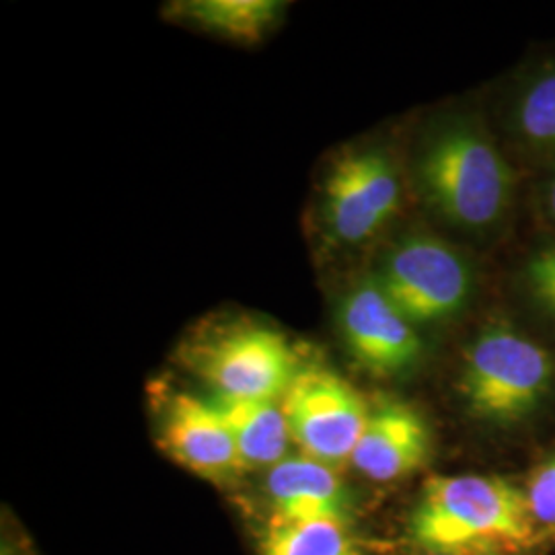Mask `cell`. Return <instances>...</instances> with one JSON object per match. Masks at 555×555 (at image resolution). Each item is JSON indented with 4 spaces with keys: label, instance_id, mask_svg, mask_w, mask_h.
I'll list each match as a JSON object with an SVG mask.
<instances>
[{
    "label": "cell",
    "instance_id": "cell-12",
    "mask_svg": "<svg viewBox=\"0 0 555 555\" xmlns=\"http://www.w3.org/2000/svg\"><path fill=\"white\" fill-rule=\"evenodd\" d=\"M212 401L231 430L247 472L272 469L288 456L293 437L282 405L276 401H245L229 397H215Z\"/></svg>",
    "mask_w": 555,
    "mask_h": 555
},
{
    "label": "cell",
    "instance_id": "cell-13",
    "mask_svg": "<svg viewBox=\"0 0 555 555\" xmlns=\"http://www.w3.org/2000/svg\"><path fill=\"white\" fill-rule=\"evenodd\" d=\"M282 9L276 0H190L173 4V15L227 40L256 43L276 25Z\"/></svg>",
    "mask_w": 555,
    "mask_h": 555
},
{
    "label": "cell",
    "instance_id": "cell-14",
    "mask_svg": "<svg viewBox=\"0 0 555 555\" xmlns=\"http://www.w3.org/2000/svg\"><path fill=\"white\" fill-rule=\"evenodd\" d=\"M259 555H366L352 527L309 520H268L258 539Z\"/></svg>",
    "mask_w": 555,
    "mask_h": 555
},
{
    "label": "cell",
    "instance_id": "cell-6",
    "mask_svg": "<svg viewBox=\"0 0 555 555\" xmlns=\"http://www.w3.org/2000/svg\"><path fill=\"white\" fill-rule=\"evenodd\" d=\"M280 405L300 451L334 469L352 461L371 412L350 380L323 366L300 369Z\"/></svg>",
    "mask_w": 555,
    "mask_h": 555
},
{
    "label": "cell",
    "instance_id": "cell-20",
    "mask_svg": "<svg viewBox=\"0 0 555 555\" xmlns=\"http://www.w3.org/2000/svg\"><path fill=\"white\" fill-rule=\"evenodd\" d=\"M430 555H447V554H430Z\"/></svg>",
    "mask_w": 555,
    "mask_h": 555
},
{
    "label": "cell",
    "instance_id": "cell-15",
    "mask_svg": "<svg viewBox=\"0 0 555 555\" xmlns=\"http://www.w3.org/2000/svg\"><path fill=\"white\" fill-rule=\"evenodd\" d=\"M516 128L537 146H555V70L529 85L516 107Z\"/></svg>",
    "mask_w": 555,
    "mask_h": 555
},
{
    "label": "cell",
    "instance_id": "cell-1",
    "mask_svg": "<svg viewBox=\"0 0 555 555\" xmlns=\"http://www.w3.org/2000/svg\"><path fill=\"white\" fill-rule=\"evenodd\" d=\"M525 490L496 476L430 477L410 516V539L428 554L518 552L535 535Z\"/></svg>",
    "mask_w": 555,
    "mask_h": 555
},
{
    "label": "cell",
    "instance_id": "cell-2",
    "mask_svg": "<svg viewBox=\"0 0 555 555\" xmlns=\"http://www.w3.org/2000/svg\"><path fill=\"white\" fill-rule=\"evenodd\" d=\"M416 178L438 215L467 231L494 227L513 196L511 165L469 121L447 124L426 140Z\"/></svg>",
    "mask_w": 555,
    "mask_h": 555
},
{
    "label": "cell",
    "instance_id": "cell-17",
    "mask_svg": "<svg viewBox=\"0 0 555 555\" xmlns=\"http://www.w3.org/2000/svg\"><path fill=\"white\" fill-rule=\"evenodd\" d=\"M525 498L533 522L545 529H555V453L531 474Z\"/></svg>",
    "mask_w": 555,
    "mask_h": 555
},
{
    "label": "cell",
    "instance_id": "cell-4",
    "mask_svg": "<svg viewBox=\"0 0 555 555\" xmlns=\"http://www.w3.org/2000/svg\"><path fill=\"white\" fill-rule=\"evenodd\" d=\"M181 358L217 397L245 401H278L300 373L291 341L276 330L233 321L190 337Z\"/></svg>",
    "mask_w": 555,
    "mask_h": 555
},
{
    "label": "cell",
    "instance_id": "cell-16",
    "mask_svg": "<svg viewBox=\"0 0 555 555\" xmlns=\"http://www.w3.org/2000/svg\"><path fill=\"white\" fill-rule=\"evenodd\" d=\"M522 284L537 309L555 319V243L537 249L527 259Z\"/></svg>",
    "mask_w": 555,
    "mask_h": 555
},
{
    "label": "cell",
    "instance_id": "cell-8",
    "mask_svg": "<svg viewBox=\"0 0 555 555\" xmlns=\"http://www.w3.org/2000/svg\"><path fill=\"white\" fill-rule=\"evenodd\" d=\"M337 321L350 357L371 375H405L422 357L416 325L387 297L377 276L358 282L344 297Z\"/></svg>",
    "mask_w": 555,
    "mask_h": 555
},
{
    "label": "cell",
    "instance_id": "cell-7",
    "mask_svg": "<svg viewBox=\"0 0 555 555\" xmlns=\"http://www.w3.org/2000/svg\"><path fill=\"white\" fill-rule=\"evenodd\" d=\"M399 179L385 153L357 151L337 160L325 179L323 220L330 235L358 245L396 215Z\"/></svg>",
    "mask_w": 555,
    "mask_h": 555
},
{
    "label": "cell",
    "instance_id": "cell-18",
    "mask_svg": "<svg viewBox=\"0 0 555 555\" xmlns=\"http://www.w3.org/2000/svg\"><path fill=\"white\" fill-rule=\"evenodd\" d=\"M545 206H547V212L552 215V219L555 220V173L545 188Z\"/></svg>",
    "mask_w": 555,
    "mask_h": 555
},
{
    "label": "cell",
    "instance_id": "cell-11",
    "mask_svg": "<svg viewBox=\"0 0 555 555\" xmlns=\"http://www.w3.org/2000/svg\"><path fill=\"white\" fill-rule=\"evenodd\" d=\"M263 494L272 520H330L352 527L354 498L334 467L311 456H286L268 469Z\"/></svg>",
    "mask_w": 555,
    "mask_h": 555
},
{
    "label": "cell",
    "instance_id": "cell-19",
    "mask_svg": "<svg viewBox=\"0 0 555 555\" xmlns=\"http://www.w3.org/2000/svg\"><path fill=\"white\" fill-rule=\"evenodd\" d=\"M2 555H17V552H15V547L9 543L7 545V541H4V545H2Z\"/></svg>",
    "mask_w": 555,
    "mask_h": 555
},
{
    "label": "cell",
    "instance_id": "cell-5",
    "mask_svg": "<svg viewBox=\"0 0 555 555\" xmlns=\"http://www.w3.org/2000/svg\"><path fill=\"white\" fill-rule=\"evenodd\" d=\"M380 288L414 325L455 318L474 291V272L453 245L426 233L397 243L377 276Z\"/></svg>",
    "mask_w": 555,
    "mask_h": 555
},
{
    "label": "cell",
    "instance_id": "cell-9",
    "mask_svg": "<svg viewBox=\"0 0 555 555\" xmlns=\"http://www.w3.org/2000/svg\"><path fill=\"white\" fill-rule=\"evenodd\" d=\"M157 440L179 467L219 486L237 481L247 469L215 401L192 393L167 397L159 414Z\"/></svg>",
    "mask_w": 555,
    "mask_h": 555
},
{
    "label": "cell",
    "instance_id": "cell-3",
    "mask_svg": "<svg viewBox=\"0 0 555 555\" xmlns=\"http://www.w3.org/2000/svg\"><path fill=\"white\" fill-rule=\"evenodd\" d=\"M552 354L506 321L486 325L469 344L459 391L472 416L508 428L533 416L552 393Z\"/></svg>",
    "mask_w": 555,
    "mask_h": 555
},
{
    "label": "cell",
    "instance_id": "cell-10",
    "mask_svg": "<svg viewBox=\"0 0 555 555\" xmlns=\"http://www.w3.org/2000/svg\"><path fill=\"white\" fill-rule=\"evenodd\" d=\"M430 430L416 408L396 397H383L371 405L350 463L358 474L387 483L422 469L430 459Z\"/></svg>",
    "mask_w": 555,
    "mask_h": 555
}]
</instances>
